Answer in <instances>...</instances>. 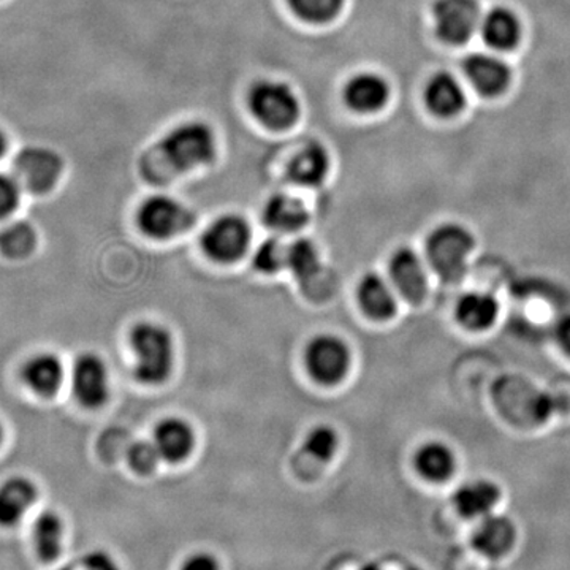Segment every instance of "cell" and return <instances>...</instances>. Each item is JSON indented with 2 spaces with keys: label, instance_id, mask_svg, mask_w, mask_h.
<instances>
[{
  "label": "cell",
  "instance_id": "obj_1",
  "mask_svg": "<svg viewBox=\"0 0 570 570\" xmlns=\"http://www.w3.org/2000/svg\"><path fill=\"white\" fill-rule=\"evenodd\" d=\"M133 353V376L143 386H163L170 379L177 360L174 339L167 326L142 321L129 335Z\"/></svg>",
  "mask_w": 570,
  "mask_h": 570
},
{
  "label": "cell",
  "instance_id": "obj_2",
  "mask_svg": "<svg viewBox=\"0 0 570 570\" xmlns=\"http://www.w3.org/2000/svg\"><path fill=\"white\" fill-rule=\"evenodd\" d=\"M156 153L164 167L173 174L208 167L218 157L215 130L202 121L180 124L160 140Z\"/></svg>",
  "mask_w": 570,
  "mask_h": 570
},
{
  "label": "cell",
  "instance_id": "obj_3",
  "mask_svg": "<svg viewBox=\"0 0 570 570\" xmlns=\"http://www.w3.org/2000/svg\"><path fill=\"white\" fill-rule=\"evenodd\" d=\"M476 239L468 229L458 224L439 225L429 233L427 259L429 265L445 283H458L468 270V259Z\"/></svg>",
  "mask_w": 570,
  "mask_h": 570
},
{
  "label": "cell",
  "instance_id": "obj_4",
  "mask_svg": "<svg viewBox=\"0 0 570 570\" xmlns=\"http://www.w3.org/2000/svg\"><path fill=\"white\" fill-rule=\"evenodd\" d=\"M247 105L257 122L273 132L292 129L301 115L300 99L283 81H257L247 95Z\"/></svg>",
  "mask_w": 570,
  "mask_h": 570
},
{
  "label": "cell",
  "instance_id": "obj_5",
  "mask_svg": "<svg viewBox=\"0 0 570 570\" xmlns=\"http://www.w3.org/2000/svg\"><path fill=\"white\" fill-rule=\"evenodd\" d=\"M197 222V216L189 206L170 195L156 194L144 198L137 209V225L153 239H171L183 235Z\"/></svg>",
  "mask_w": 570,
  "mask_h": 570
},
{
  "label": "cell",
  "instance_id": "obj_6",
  "mask_svg": "<svg viewBox=\"0 0 570 570\" xmlns=\"http://www.w3.org/2000/svg\"><path fill=\"white\" fill-rule=\"evenodd\" d=\"M306 371L314 383L333 387L341 384L352 366V352L345 339L333 333L312 336L305 347Z\"/></svg>",
  "mask_w": 570,
  "mask_h": 570
},
{
  "label": "cell",
  "instance_id": "obj_7",
  "mask_svg": "<svg viewBox=\"0 0 570 570\" xmlns=\"http://www.w3.org/2000/svg\"><path fill=\"white\" fill-rule=\"evenodd\" d=\"M252 230L243 216L224 215L215 219L200 236L205 256L218 263H235L249 252Z\"/></svg>",
  "mask_w": 570,
  "mask_h": 570
},
{
  "label": "cell",
  "instance_id": "obj_8",
  "mask_svg": "<svg viewBox=\"0 0 570 570\" xmlns=\"http://www.w3.org/2000/svg\"><path fill=\"white\" fill-rule=\"evenodd\" d=\"M72 391L86 409H101L109 398V373L105 360L94 352L81 353L72 367Z\"/></svg>",
  "mask_w": 570,
  "mask_h": 570
},
{
  "label": "cell",
  "instance_id": "obj_9",
  "mask_svg": "<svg viewBox=\"0 0 570 570\" xmlns=\"http://www.w3.org/2000/svg\"><path fill=\"white\" fill-rule=\"evenodd\" d=\"M436 33L450 44H463L482 23L477 0H438L432 10Z\"/></svg>",
  "mask_w": 570,
  "mask_h": 570
},
{
  "label": "cell",
  "instance_id": "obj_10",
  "mask_svg": "<svg viewBox=\"0 0 570 570\" xmlns=\"http://www.w3.org/2000/svg\"><path fill=\"white\" fill-rule=\"evenodd\" d=\"M61 157L43 147H30L20 154L15 164V178L21 187L34 194H44L60 181Z\"/></svg>",
  "mask_w": 570,
  "mask_h": 570
},
{
  "label": "cell",
  "instance_id": "obj_11",
  "mask_svg": "<svg viewBox=\"0 0 570 570\" xmlns=\"http://www.w3.org/2000/svg\"><path fill=\"white\" fill-rule=\"evenodd\" d=\"M388 274L401 297L420 303L428 290L427 271L420 257L411 247H400L388 260Z\"/></svg>",
  "mask_w": 570,
  "mask_h": 570
},
{
  "label": "cell",
  "instance_id": "obj_12",
  "mask_svg": "<svg viewBox=\"0 0 570 570\" xmlns=\"http://www.w3.org/2000/svg\"><path fill=\"white\" fill-rule=\"evenodd\" d=\"M465 74L479 94L487 98L503 94L509 88L511 70L501 57L489 53H476L466 57Z\"/></svg>",
  "mask_w": 570,
  "mask_h": 570
},
{
  "label": "cell",
  "instance_id": "obj_13",
  "mask_svg": "<svg viewBox=\"0 0 570 570\" xmlns=\"http://www.w3.org/2000/svg\"><path fill=\"white\" fill-rule=\"evenodd\" d=\"M153 444L156 445L163 462L170 465L183 463L195 449L194 428L184 418H164L154 428Z\"/></svg>",
  "mask_w": 570,
  "mask_h": 570
},
{
  "label": "cell",
  "instance_id": "obj_14",
  "mask_svg": "<svg viewBox=\"0 0 570 570\" xmlns=\"http://www.w3.org/2000/svg\"><path fill=\"white\" fill-rule=\"evenodd\" d=\"M346 105L359 115H374L387 105L390 99V86L386 78L371 72L353 75L346 82Z\"/></svg>",
  "mask_w": 570,
  "mask_h": 570
},
{
  "label": "cell",
  "instance_id": "obj_15",
  "mask_svg": "<svg viewBox=\"0 0 570 570\" xmlns=\"http://www.w3.org/2000/svg\"><path fill=\"white\" fill-rule=\"evenodd\" d=\"M329 168L332 160L324 144L309 142L292 157L287 165V178L300 187H319L328 178Z\"/></svg>",
  "mask_w": 570,
  "mask_h": 570
},
{
  "label": "cell",
  "instance_id": "obj_16",
  "mask_svg": "<svg viewBox=\"0 0 570 570\" xmlns=\"http://www.w3.org/2000/svg\"><path fill=\"white\" fill-rule=\"evenodd\" d=\"M311 221L309 209L300 198L288 194H274L262 209V222L271 232L292 235L303 230Z\"/></svg>",
  "mask_w": 570,
  "mask_h": 570
},
{
  "label": "cell",
  "instance_id": "obj_17",
  "mask_svg": "<svg viewBox=\"0 0 570 570\" xmlns=\"http://www.w3.org/2000/svg\"><path fill=\"white\" fill-rule=\"evenodd\" d=\"M21 376L34 393L50 398L61 390L65 371L56 353L41 352L24 363Z\"/></svg>",
  "mask_w": 570,
  "mask_h": 570
},
{
  "label": "cell",
  "instance_id": "obj_18",
  "mask_svg": "<svg viewBox=\"0 0 570 570\" xmlns=\"http://www.w3.org/2000/svg\"><path fill=\"white\" fill-rule=\"evenodd\" d=\"M360 308L373 321H390L397 314L398 303L393 288L386 277L377 273H366L357 285Z\"/></svg>",
  "mask_w": 570,
  "mask_h": 570
},
{
  "label": "cell",
  "instance_id": "obj_19",
  "mask_svg": "<svg viewBox=\"0 0 570 570\" xmlns=\"http://www.w3.org/2000/svg\"><path fill=\"white\" fill-rule=\"evenodd\" d=\"M517 530L510 518L503 515H487L472 534V545L477 552L489 558H501L514 547Z\"/></svg>",
  "mask_w": 570,
  "mask_h": 570
},
{
  "label": "cell",
  "instance_id": "obj_20",
  "mask_svg": "<svg viewBox=\"0 0 570 570\" xmlns=\"http://www.w3.org/2000/svg\"><path fill=\"white\" fill-rule=\"evenodd\" d=\"M37 487L26 477H10L0 485V527H15L37 501Z\"/></svg>",
  "mask_w": 570,
  "mask_h": 570
},
{
  "label": "cell",
  "instance_id": "obj_21",
  "mask_svg": "<svg viewBox=\"0 0 570 570\" xmlns=\"http://www.w3.org/2000/svg\"><path fill=\"white\" fill-rule=\"evenodd\" d=\"M425 102L436 116L452 118L465 108V89L452 75L438 74L428 82Z\"/></svg>",
  "mask_w": 570,
  "mask_h": 570
},
{
  "label": "cell",
  "instance_id": "obj_22",
  "mask_svg": "<svg viewBox=\"0 0 570 570\" xmlns=\"http://www.w3.org/2000/svg\"><path fill=\"white\" fill-rule=\"evenodd\" d=\"M501 500V491L490 480H472L459 487L453 494V504L466 518L487 517Z\"/></svg>",
  "mask_w": 570,
  "mask_h": 570
},
{
  "label": "cell",
  "instance_id": "obj_23",
  "mask_svg": "<svg viewBox=\"0 0 570 570\" xmlns=\"http://www.w3.org/2000/svg\"><path fill=\"white\" fill-rule=\"evenodd\" d=\"M483 39L496 51H509L517 47L521 37V24L509 9L497 7L490 10L480 23Z\"/></svg>",
  "mask_w": 570,
  "mask_h": 570
},
{
  "label": "cell",
  "instance_id": "obj_24",
  "mask_svg": "<svg viewBox=\"0 0 570 570\" xmlns=\"http://www.w3.org/2000/svg\"><path fill=\"white\" fill-rule=\"evenodd\" d=\"M497 312L500 305L496 298L483 292L463 295L455 308L456 321L472 332L490 328L496 321Z\"/></svg>",
  "mask_w": 570,
  "mask_h": 570
},
{
  "label": "cell",
  "instance_id": "obj_25",
  "mask_svg": "<svg viewBox=\"0 0 570 570\" xmlns=\"http://www.w3.org/2000/svg\"><path fill=\"white\" fill-rule=\"evenodd\" d=\"M455 455L442 442H427L415 452L414 465L424 479L444 482L455 470Z\"/></svg>",
  "mask_w": 570,
  "mask_h": 570
},
{
  "label": "cell",
  "instance_id": "obj_26",
  "mask_svg": "<svg viewBox=\"0 0 570 570\" xmlns=\"http://www.w3.org/2000/svg\"><path fill=\"white\" fill-rule=\"evenodd\" d=\"M285 268L290 271L297 283H312L321 274L322 260L319 247L309 238H297L287 245V262Z\"/></svg>",
  "mask_w": 570,
  "mask_h": 570
},
{
  "label": "cell",
  "instance_id": "obj_27",
  "mask_svg": "<svg viewBox=\"0 0 570 570\" xmlns=\"http://www.w3.org/2000/svg\"><path fill=\"white\" fill-rule=\"evenodd\" d=\"M34 547L41 561L51 562L57 559L64 541V523L56 511H41L34 523Z\"/></svg>",
  "mask_w": 570,
  "mask_h": 570
},
{
  "label": "cell",
  "instance_id": "obj_28",
  "mask_svg": "<svg viewBox=\"0 0 570 570\" xmlns=\"http://www.w3.org/2000/svg\"><path fill=\"white\" fill-rule=\"evenodd\" d=\"M36 245V230L27 222H12L0 230V252L9 259L30 256Z\"/></svg>",
  "mask_w": 570,
  "mask_h": 570
},
{
  "label": "cell",
  "instance_id": "obj_29",
  "mask_svg": "<svg viewBox=\"0 0 570 570\" xmlns=\"http://www.w3.org/2000/svg\"><path fill=\"white\" fill-rule=\"evenodd\" d=\"M339 449V436L329 425H315L306 432L303 453L308 458L318 463H329L335 458Z\"/></svg>",
  "mask_w": 570,
  "mask_h": 570
},
{
  "label": "cell",
  "instance_id": "obj_30",
  "mask_svg": "<svg viewBox=\"0 0 570 570\" xmlns=\"http://www.w3.org/2000/svg\"><path fill=\"white\" fill-rule=\"evenodd\" d=\"M346 0H287L295 16L309 24H326L341 13Z\"/></svg>",
  "mask_w": 570,
  "mask_h": 570
},
{
  "label": "cell",
  "instance_id": "obj_31",
  "mask_svg": "<svg viewBox=\"0 0 570 570\" xmlns=\"http://www.w3.org/2000/svg\"><path fill=\"white\" fill-rule=\"evenodd\" d=\"M287 262V245L280 238H267L254 249V270L262 274H276L284 270Z\"/></svg>",
  "mask_w": 570,
  "mask_h": 570
},
{
  "label": "cell",
  "instance_id": "obj_32",
  "mask_svg": "<svg viewBox=\"0 0 570 570\" xmlns=\"http://www.w3.org/2000/svg\"><path fill=\"white\" fill-rule=\"evenodd\" d=\"M127 459H129L130 468L135 470L137 474H142V476L153 474L157 465L163 462L153 441L135 442V444L129 449Z\"/></svg>",
  "mask_w": 570,
  "mask_h": 570
},
{
  "label": "cell",
  "instance_id": "obj_33",
  "mask_svg": "<svg viewBox=\"0 0 570 570\" xmlns=\"http://www.w3.org/2000/svg\"><path fill=\"white\" fill-rule=\"evenodd\" d=\"M21 185L15 177L0 173V221L12 216L18 208Z\"/></svg>",
  "mask_w": 570,
  "mask_h": 570
},
{
  "label": "cell",
  "instance_id": "obj_34",
  "mask_svg": "<svg viewBox=\"0 0 570 570\" xmlns=\"http://www.w3.org/2000/svg\"><path fill=\"white\" fill-rule=\"evenodd\" d=\"M82 570H121V568L108 553L95 550L82 558Z\"/></svg>",
  "mask_w": 570,
  "mask_h": 570
},
{
  "label": "cell",
  "instance_id": "obj_35",
  "mask_svg": "<svg viewBox=\"0 0 570 570\" xmlns=\"http://www.w3.org/2000/svg\"><path fill=\"white\" fill-rule=\"evenodd\" d=\"M181 570H221L218 559L209 553H194L181 566Z\"/></svg>",
  "mask_w": 570,
  "mask_h": 570
},
{
  "label": "cell",
  "instance_id": "obj_36",
  "mask_svg": "<svg viewBox=\"0 0 570 570\" xmlns=\"http://www.w3.org/2000/svg\"><path fill=\"white\" fill-rule=\"evenodd\" d=\"M555 338L559 347L570 357V314L562 315L555 325Z\"/></svg>",
  "mask_w": 570,
  "mask_h": 570
},
{
  "label": "cell",
  "instance_id": "obj_37",
  "mask_svg": "<svg viewBox=\"0 0 570 570\" xmlns=\"http://www.w3.org/2000/svg\"><path fill=\"white\" fill-rule=\"evenodd\" d=\"M7 151V139L5 135H3L2 130H0V157L5 154Z\"/></svg>",
  "mask_w": 570,
  "mask_h": 570
},
{
  "label": "cell",
  "instance_id": "obj_38",
  "mask_svg": "<svg viewBox=\"0 0 570 570\" xmlns=\"http://www.w3.org/2000/svg\"><path fill=\"white\" fill-rule=\"evenodd\" d=\"M2 438H3V429H2V425H0V442H2Z\"/></svg>",
  "mask_w": 570,
  "mask_h": 570
},
{
  "label": "cell",
  "instance_id": "obj_39",
  "mask_svg": "<svg viewBox=\"0 0 570 570\" xmlns=\"http://www.w3.org/2000/svg\"><path fill=\"white\" fill-rule=\"evenodd\" d=\"M57 570H74L72 568H61V569H57Z\"/></svg>",
  "mask_w": 570,
  "mask_h": 570
},
{
  "label": "cell",
  "instance_id": "obj_40",
  "mask_svg": "<svg viewBox=\"0 0 570 570\" xmlns=\"http://www.w3.org/2000/svg\"><path fill=\"white\" fill-rule=\"evenodd\" d=\"M411 570H417V569H411Z\"/></svg>",
  "mask_w": 570,
  "mask_h": 570
}]
</instances>
